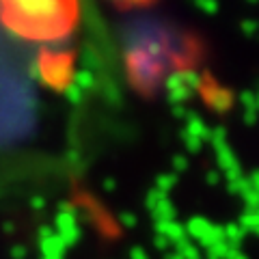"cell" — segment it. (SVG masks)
Segmentation results:
<instances>
[{"label": "cell", "mask_w": 259, "mask_h": 259, "mask_svg": "<svg viewBox=\"0 0 259 259\" xmlns=\"http://www.w3.org/2000/svg\"><path fill=\"white\" fill-rule=\"evenodd\" d=\"M240 28H242V32H244L246 37H255L259 32V22L257 20H242Z\"/></svg>", "instance_id": "8"}, {"label": "cell", "mask_w": 259, "mask_h": 259, "mask_svg": "<svg viewBox=\"0 0 259 259\" xmlns=\"http://www.w3.org/2000/svg\"><path fill=\"white\" fill-rule=\"evenodd\" d=\"M78 0H0V20L30 41H56L76 28Z\"/></svg>", "instance_id": "1"}, {"label": "cell", "mask_w": 259, "mask_h": 259, "mask_svg": "<svg viewBox=\"0 0 259 259\" xmlns=\"http://www.w3.org/2000/svg\"><path fill=\"white\" fill-rule=\"evenodd\" d=\"M257 112H259V93H257Z\"/></svg>", "instance_id": "14"}, {"label": "cell", "mask_w": 259, "mask_h": 259, "mask_svg": "<svg viewBox=\"0 0 259 259\" xmlns=\"http://www.w3.org/2000/svg\"><path fill=\"white\" fill-rule=\"evenodd\" d=\"M240 102H242V108H244V112H257V93L242 91Z\"/></svg>", "instance_id": "6"}, {"label": "cell", "mask_w": 259, "mask_h": 259, "mask_svg": "<svg viewBox=\"0 0 259 259\" xmlns=\"http://www.w3.org/2000/svg\"><path fill=\"white\" fill-rule=\"evenodd\" d=\"M201 93H203V100L209 104V108L216 110V112H225L231 108L233 104V93L229 91V89H223L218 84H205L201 87Z\"/></svg>", "instance_id": "4"}, {"label": "cell", "mask_w": 259, "mask_h": 259, "mask_svg": "<svg viewBox=\"0 0 259 259\" xmlns=\"http://www.w3.org/2000/svg\"><path fill=\"white\" fill-rule=\"evenodd\" d=\"M246 3H250V5H257V3H259V0H246Z\"/></svg>", "instance_id": "13"}, {"label": "cell", "mask_w": 259, "mask_h": 259, "mask_svg": "<svg viewBox=\"0 0 259 259\" xmlns=\"http://www.w3.org/2000/svg\"><path fill=\"white\" fill-rule=\"evenodd\" d=\"M188 134L194 136V139H199V141H209L212 130H209L197 115H188Z\"/></svg>", "instance_id": "5"}, {"label": "cell", "mask_w": 259, "mask_h": 259, "mask_svg": "<svg viewBox=\"0 0 259 259\" xmlns=\"http://www.w3.org/2000/svg\"><path fill=\"white\" fill-rule=\"evenodd\" d=\"M175 63L177 56L171 54V39L164 30L156 28V32H151L147 26H141L127 44V76L139 91H156L164 76L168 78V69L175 67Z\"/></svg>", "instance_id": "2"}, {"label": "cell", "mask_w": 259, "mask_h": 259, "mask_svg": "<svg viewBox=\"0 0 259 259\" xmlns=\"http://www.w3.org/2000/svg\"><path fill=\"white\" fill-rule=\"evenodd\" d=\"M257 115H259V112H244V121H246L248 125H253L255 121H257Z\"/></svg>", "instance_id": "12"}, {"label": "cell", "mask_w": 259, "mask_h": 259, "mask_svg": "<svg viewBox=\"0 0 259 259\" xmlns=\"http://www.w3.org/2000/svg\"><path fill=\"white\" fill-rule=\"evenodd\" d=\"M209 141L214 143V147H221V145H227V130L223 125H218L212 130V134H209Z\"/></svg>", "instance_id": "7"}, {"label": "cell", "mask_w": 259, "mask_h": 259, "mask_svg": "<svg viewBox=\"0 0 259 259\" xmlns=\"http://www.w3.org/2000/svg\"><path fill=\"white\" fill-rule=\"evenodd\" d=\"M39 67H41L46 82L52 87L67 84V80L71 76L69 54H44L41 61H39Z\"/></svg>", "instance_id": "3"}, {"label": "cell", "mask_w": 259, "mask_h": 259, "mask_svg": "<svg viewBox=\"0 0 259 259\" xmlns=\"http://www.w3.org/2000/svg\"><path fill=\"white\" fill-rule=\"evenodd\" d=\"M115 3L123 5V7H130V5H145V3H149V0H115Z\"/></svg>", "instance_id": "11"}, {"label": "cell", "mask_w": 259, "mask_h": 259, "mask_svg": "<svg viewBox=\"0 0 259 259\" xmlns=\"http://www.w3.org/2000/svg\"><path fill=\"white\" fill-rule=\"evenodd\" d=\"M186 143H188V147H190L192 151H197V149L201 147V141L194 139V136H190V134H186Z\"/></svg>", "instance_id": "10"}, {"label": "cell", "mask_w": 259, "mask_h": 259, "mask_svg": "<svg viewBox=\"0 0 259 259\" xmlns=\"http://www.w3.org/2000/svg\"><path fill=\"white\" fill-rule=\"evenodd\" d=\"M197 5H199V9H203L209 15L218 11V0H197Z\"/></svg>", "instance_id": "9"}]
</instances>
